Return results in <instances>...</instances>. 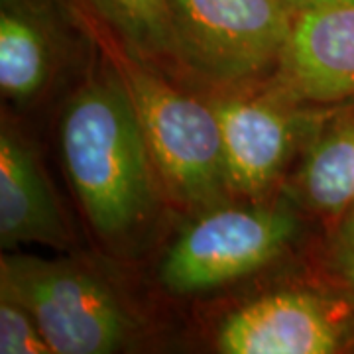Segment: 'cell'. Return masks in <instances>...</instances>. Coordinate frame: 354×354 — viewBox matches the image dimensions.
<instances>
[{"label": "cell", "instance_id": "cell-1", "mask_svg": "<svg viewBox=\"0 0 354 354\" xmlns=\"http://www.w3.org/2000/svg\"><path fill=\"white\" fill-rule=\"evenodd\" d=\"M67 177L91 227L104 241L130 239L158 201L156 164L122 77L91 79L59 122Z\"/></svg>", "mask_w": 354, "mask_h": 354}, {"label": "cell", "instance_id": "cell-2", "mask_svg": "<svg viewBox=\"0 0 354 354\" xmlns=\"http://www.w3.org/2000/svg\"><path fill=\"white\" fill-rule=\"evenodd\" d=\"M118 75L132 97L158 176L167 189L189 207L213 209L230 191L213 104L183 95L127 57L118 65Z\"/></svg>", "mask_w": 354, "mask_h": 354}, {"label": "cell", "instance_id": "cell-3", "mask_svg": "<svg viewBox=\"0 0 354 354\" xmlns=\"http://www.w3.org/2000/svg\"><path fill=\"white\" fill-rule=\"evenodd\" d=\"M0 283V291L36 319L51 353H114L130 337L124 305L106 283L71 262L4 254Z\"/></svg>", "mask_w": 354, "mask_h": 354}, {"label": "cell", "instance_id": "cell-4", "mask_svg": "<svg viewBox=\"0 0 354 354\" xmlns=\"http://www.w3.org/2000/svg\"><path fill=\"white\" fill-rule=\"evenodd\" d=\"M169 10L177 53L221 83L279 64L295 24L283 0H169Z\"/></svg>", "mask_w": 354, "mask_h": 354}, {"label": "cell", "instance_id": "cell-5", "mask_svg": "<svg viewBox=\"0 0 354 354\" xmlns=\"http://www.w3.org/2000/svg\"><path fill=\"white\" fill-rule=\"evenodd\" d=\"M295 234L293 216L276 209H207L162 262L160 278L174 293H197L250 276Z\"/></svg>", "mask_w": 354, "mask_h": 354}, {"label": "cell", "instance_id": "cell-6", "mask_svg": "<svg viewBox=\"0 0 354 354\" xmlns=\"http://www.w3.org/2000/svg\"><path fill=\"white\" fill-rule=\"evenodd\" d=\"M216 346L225 354H330L341 351V330L321 297L279 291L232 311Z\"/></svg>", "mask_w": 354, "mask_h": 354}, {"label": "cell", "instance_id": "cell-7", "mask_svg": "<svg viewBox=\"0 0 354 354\" xmlns=\"http://www.w3.org/2000/svg\"><path fill=\"white\" fill-rule=\"evenodd\" d=\"M278 65L279 85L291 101L354 97V6L297 14Z\"/></svg>", "mask_w": 354, "mask_h": 354}, {"label": "cell", "instance_id": "cell-8", "mask_svg": "<svg viewBox=\"0 0 354 354\" xmlns=\"http://www.w3.org/2000/svg\"><path fill=\"white\" fill-rule=\"evenodd\" d=\"M228 187L260 197L279 176L295 138V116L272 99H223L213 104Z\"/></svg>", "mask_w": 354, "mask_h": 354}, {"label": "cell", "instance_id": "cell-9", "mask_svg": "<svg viewBox=\"0 0 354 354\" xmlns=\"http://www.w3.org/2000/svg\"><path fill=\"white\" fill-rule=\"evenodd\" d=\"M69 228L50 181L32 148L14 132H0V241L2 246L26 242L65 248Z\"/></svg>", "mask_w": 354, "mask_h": 354}, {"label": "cell", "instance_id": "cell-10", "mask_svg": "<svg viewBox=\"0 0 354 354\" xmlns=\"http://www.w3.org/2000/svg\"><path fill=\"white\" fill-rule=\"evenodd\" d=\"M295 191L307 209L335 215L354 205V116L325 130L305 153Z\"/></svg>", "mask_w": 354, "mask_h": 354}, {"label": "cell", "instance_id": "cell-11", "mask_svg": "<svg viewBox=\"0 0 354 354\" xmlns=\"http://www.w3.org/2000/svg\"><path fill=\"white\" fill-rule=\"evenodd\" d=\"M50 73V46L39 24L24 10L0 14V87L14 102H28Z\"/></svg>", "mask_w": 354, "mask_h": 354}, {"label": "cell", "instance_id": "cell-12", "mask_svg": "<svg viewBox=\"0 0 354 354\" xmlns=\"http://www.w3.org/2000/svg\"><path fill=\"white\" fill-rule=\"evenodd\" d=\"M140 53L176 51L169 0H85Z\"/></svg>", "mask_w": 354, "mask_h": 354}, {"label": "cell", "instance_id": "cell-13", "mask_svg": "<svg viewBox=\"0 0 354 354\" xmlns=\"http://www.w3.org/2000/svg\"><path fill=\"white\" fill-rule=\"evenodd\" d=\"M0 353L48 354L50 344L39 330L36 319L12 295L0 291Z\"/></svg>", "mask_w": 354, "mask_h": 354}, {"label": "cell", "instance_id": "cell-14", "mask_svg": "<svg viewBox=\"0 0 354 354\" xmlns=\"http://www.w3.org/2000/svg\"><path fill=\"white\" fill-rule=\"evenodd\" d=\"M295 16L313 10H327V8H341V6H354V0H283Z\"/></svg>", "mask_w": 354, "mask_h": 354}, {"label": "cell", "instance_id": "cell-15", "mask_svg": "<svg viewBox=\"0 0 354 354\" xmlns=\"http://www.w3.org/2000/svg\"><path fill=\"white\" fill-rule=\"evenodd\" d=\"M341 270L344 274V278L348 279V283L354 288V250L353 248H346L341 254Z\"/></svg>", "mask_w": 354, "mask_h": 354}, {"label": "cell", "instance_id": "cell-16", "mask_svg": "<svg viewBox=\"0 0 354 354\" xmlns=\"http://www.w3.org/2000/svg\"><path fill=\"white\" fill-rule=\"evenodd\" d=\"M342 234H344V241L348 244V248L354 250V205L348 211V216L344 221V227H342Z\"/></svg>", "mask_w": 354, "mask_h": 354}, {"label": "cell", "instance_id": "cell-17", "mask_svg": "<svg viewBox=\"0 0 354 354\" xmlns=\"http://www.w3.org/2000/svg\"><path fill=\"white\" fill-rule=\"evenodd\" d=\"M4 2H8L10 6H14V4H18V2H24V0H4Z\"/></svg>", "mask_w": 354, "mask_h": 354}]
</instances>
